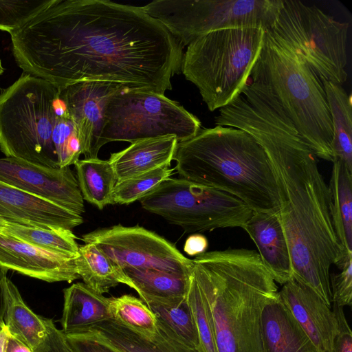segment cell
<instances>
[{
    "label": "cell",
    "instance_id": "6da1fadb",
    "mask_svg": "<svg viewBox=\"0 0 352 352\" xmlns=\"http://www.w3.org/2000/svg\"><path fill=\"white\" fill-rule=\"evenodd\" d=\"M10 34L23 73L60 90L94 81L164 94L181 71L182 45L141 7L54 0Z\"/></svg>",
    "mask_w": 352,
    "mask_h": 352
},
{
    "label": "cell",
    "instance_id": "7a4b0ae2",
    "mask_svg": "<svg viewBox=\"0 0 352 352\" xmlns=\"http://www.w3.org/2000/svg\"><path fill=\"white\" fill-rule=\"evenodd\" d=\"M246 132L264 149L274 175L292 277L331 307L330 268L352 254L344 252L334 231L318 158L292 122L276 112L256 117Z\"/></svg>",
    "mask_w": 352,
    "mask_h": 352
},
{
    "label": "cell",
    "instance_id": "3957f363",
    "mask_svg": "<svg viewBox=\"0 0 352 352\" xmlns=\"http://www.w3.org/2000/svg\"><path fill=\"white\" fill-rule=\"evenodd\" d=\"M192 261L190 274L206 304L217 352H264L262 311L278 287L258 252L229 248Z\"/></svg>",
    "mask_w": 352,
    "mask_h": 352
},
{
    "label": "cell",
    "instance_id": "277c9868",
    "mask_svg": "<svg viewBox=\"0 0 352 352\" xmlns=\"http://www.w3.org/2000/svg\"><path fill=\"white\" fill-rule=\"evenodd\" d=\"M180 178L226 192L254 212H278L274 175L263 147L246 132L218 126L177 144Z\"/></svg>",
    "mask_w": 352,
    "mask_h": 352
},
{
    "label": "cell",
    "instance_id": "5b68a950",
    "mask_svg": "<svg viewBox=\"0 0 352 352\" xmlns=\"http://www.w3.org/2000/svg\"><path fill=\"white\" fill-rule=\"evenodd\" d=\"M247 82L275 99L317 158L333 162L332 120L322 82L265 32Z\"/></svg>",
    "mask_w": 352,
    "mask_h": 352
},
{
    "label": "cell",
    "instance_id": "8992f818",
    "mask_svg": "<svg viewBox=\"0 0 352 352\" xmlns=\"http://www.w3.org/2000/svg\"><path fill=\"white\" fill-rule=\"evenodd\" d=\"M265 30H217L198 37L183 54L181 72L199 89L210 111L232 102L249 78L263 45Z\"/></svg>",
    "mask_w": 352,
    "mask_h": 352
},
{
    "label": "cell",
    "instance_id": "52a82bcc",
    "mask_svg": "<svg viewBox=\"0 0 352 352\" xmlns=\"http://www.w3.org/2000/svg\"><path fill=\"white\" fill-rule=\"evenodd\" d=\"M60 90L51 82L23 73L0 94V150L6 157L57 168L52 141Z\"/></svg>",
    "mask_w": 352,
    "mask_h": 352
},
{
    "label": "cell",
    "instance_id": "ba28073f",
    "mask_svg": "<svg viewBox=\"0 0 352 352\" xmlns=\"http://www.w3.org/2000/svg\"><path fill=\"white\" fill-rule=\"evenodd\" d=\"M349 23L315 6L283 0L273 24L265 30L277 44L303 61L320 79L342 85L347 79Z\"/></svg>",
    "mask_w": 352,
    "mask_h": 352
},
{
    "label": "cell",
    "instance_id": "9c48e42d",
    "mask_svg": "<svg viewBox=\"0 0 352 352\" xmlns=\"http://www.w3.org/2000/svg\"><path fill=\"white\" fill-rule=\"evenodd\" d=\"M282 3L283 0H155L141 8L182 45H188L217 30H265L274 22Z\"/></svg>",
    "mask_w": 352,
    "mask_h": 352
},
{
    "label": "cell",
    "instance_id": "30bf717a",
    "mask_svg": "<svg viewBox=\"0 0 352 352\" xmlns=\"http://www.w3.org/2000/svg\"><path fill=\"white\" fill-rule=\"evenodd\" d=\"M201 126L195 116L164 94L124 87L106 108L101 146L167 135L179 142L195 137Z\"/></svg>",
    "mask_w": 352,
    "mask_h": 352
},
{
    "label": "cell",
    "instance_id": "8fae6325",
    "mask_svg": "<svg viewBox=\"0 0 352 352\" xmlns=\"http://www.w3.org/2000/svg\"><path fill=\"white\" fill-rule=\"evenodd\" d=\"M144 209L185 232L243 228L253 210L237 197L182 178H168L140 200Z\"/></svg>",
    "mask_w": 352,
    "mask_h": 352
},
{
    "label": "cell",
    "instance_id": "7c38bea8",
    "mask_svg": "<svg viewBox=\"0 0 352 352\" xmlns=\"http://www.w3.org/2000/svg\"><path fill=\"white\" fill-rule=\"evenodd\" d=\"M85 243L96 245L113 263L124 267L153 269L189 274L193 265L170 243L140 226L120 224L94 230L82 236Z\"/></svg>",
    "mask_w": 352,
    "mask_h": 352
},
{
    "label": "cell",
    "instance_id": "4fadbf2b",
    "mask_svg": "<svg viewBox=\"0 0 352 352\" xmlns=\"http://www.w3.org/2000/svg\"><path fill=\"white\" fill-rule=\"evenodd\" d=\"M0 181L82 215L84 199L69 166L46 168L15 157H0Z\"/></svg>",
    "mask_w": 352,
    "mask_h": 352
},
{
    "label": "cell",
    "instance_id": "5bb4252c",
    "mask_svg": "<svg viewBox=\"0 0 352 352\" xmlns=\"http://www.w3.org/2000/svg\"><path fill=\"white\" fill-rule=\"evenodd\" d=\"M124 87L85 81L60 89V98L75 125L85 158L98 157L106 108L111 98Z\"/></svg>",
    "mask_w": 352,
    "mask_h": 352
},
{
    "label": "cell",
    "instance_id": "9a60e30c",
    "mask_svg": "<svg viewBox=\"0 0 352 352\" xmlns=\"http://www.w3.org/2000/svg\"><path fill=\"white\" fill-rule=\"evenodd\" d=\"M36 247L0 232V265L49 283L80 278L75 258Z\"/></svg>",
    "mask_w": 352,
    "mask_h": 352
},
{
    "label": "cell",
    "instance_id": "2e32d148",
    "mask_svg": "<svg viewBox=\"0 0 352 352\" xmlns=\"http://www.w3.org/2000/svg\"><path fill=\"white\" fill-rule=\"evenodd\" d=\"M1 221L28 227L72 230L83 219L82 215L0 181V223Z\"/></svg>",
    "mask_w": 352,
    "mask_h": 352
},
{
    "label": "cell",
    "instance_id": "e0dca14e",
    "mask_svg": "<svg viewBox=\"0 0 352 352\" xmlns=\"http://www.w3.org/2000/svg\"><path fill=\"white\" fill-rule=\"evenodd\" d=\"M278 295L320 352H329L338 331L332 308L310 287L292 278Z\"/></svg>",
    "mask_w": 352,
    "mask_h": 352
},
{
    "label": "cell",
    "instance_id": "ac0fdd59",
    "mask_svg": "<svg viewBox=\"0 0 352 352\" xmlns=\"http://www.w3.org/2000/svg\"><path fill=\"white\" fill-rule=\"evenodd\" d=\"M157 324V333L152 341L142 338L113 319L75 334L97 341L114 352H199L183 342L158 318Z\"/></svg>",
    "mask_w": 352,
    "mask_h": 352
},
{
    "label": "cell",
    "instance_id": "d6986e66",
    "mask_svg": "<svg viewBox=\"0 0 352 352\" xmlns=\"http://www.w3.org/2000/svg\"><path fill=\"white\" fill-rule=\"evenodd\" d=\"M243 229L276 283L283 285L293 278L289 246L278 212L253 211Z\"/></svg>",
    "mask_w": 352,
    "mask_h": 352
},
{
    "label": "cell",
    "instance_id": "ffe728a7",
    "mask_svg": "<svg viewBox=\"0 0 352 352\" xmlns=\"http://www.w3.org/2000/svg\"><path fill=\"white\" fill-rule=\"evenodd\" d=\"M264 352H320L278 295L267 300L261 315Z\"/></svg>",
    "mask_w": 352,
    "mask_h": 352
},
{
    "label": "cell",
    "instance_id": "44dd1931",
    "mask_svg": "<svg viewBox=\"0 0 352 352\" xmlns=\"http://www.w3.org/2000/svg\"><path fill=\"white\" fill-rule=\"evenodd\" d=\"M178 142L175 135L148 138L132 142L127 148L111 153L108 161L117 182L170 166Z\"/></svg>",
    "mask_w": 352,
    "mask_h": 352
},
{
    "label": "cell",
    "instance_id": "7402d4cb",
    "mask_svg": "<svg viewBox=\"0 0 352 352\" xmlns=\"http://www.w3.org/2000/svg\"><path fill=\"white\" fill-rule=\"evenodd\" d=\"M63 294L61 331L65 336L80 333L111 319L109 298L95 292L84 283L72 284L64 289Z\"/></svg>",
    "mask_w": 352,
    "mask_h": 352
},
{
    "label": "cell",
    "instance_id": "603a6c76",
    "mask_svg": "<svg viewBox=\"0 0 352 352\" xmlns=\"http://www.w3.org/2000/svg\"><path fill=\"white\" fill-rule=\"evenodd\" d=\"M3 320L9 333L35 352L47 335L43 318L26 305L16 286L7 276L3 280Z\"/></svg>",
    "mask_w": 352,
    "mask_h": 352
},
{
    "label": "cell",
    "instance_id": "cb8c5ba5",
    "mask_svg": "<svg viewBox=\"0 0 352 352\" xmlns=\"http://www.w3.org/2000/svg\"><path fill=\"white\" fill-rule=\"evenodd\" d=\"M329 210L337 238L346 254H352V170L333 160L329 184Z\"/></svg>",
    "mask_w": 352,
    "mask_h": 352
},
{
    "label": "cell",
    "instance_id": "d4e9b609",
    "mask_svg": "<svg viewBox=\"0 0 352 352\" xmlns=\"http://www.w3.org/2000/svg\"><path fill=\"white\" fill-rule=\"evenodd\" d=\"M78 274L84 283L95 292L103 294L120 283L135 290L131 280L122 268L113 263L92 243L79 246L75 258Z\"/></svg>",
    "mask_w": 352,
    "mask_h": 352
},
{
    "label": "cell",
    "instance_id": "484cf974",
    "mask_svg": "<svg viewBox=\"0 0 352 352\" xmlns=\"http://www.w3.org/2000/svg\"><path fill=\"white\" fill-rule=\"evenodd\" d=\"M321 82L324 86L332 120L331 146L333 160L344 163L352 170L351 96L339 84L325 80Z\"/></svg>",
    "mask_w": 352,
    "mask_h": 352
},
{
    "label": "cell",
    "instance_id": "4316f807",
    "mask_svg": "<svg viewBox=\"0 0 352 352\" xmlns=\"http://www.w3.org/2000/svg\"><path fill=\"white\" fill-rule=\"evenodd\" d=\"M82 198L100 210L114 204L113 192L117 183L108 160L98 157L78 160L74 164Z\"/></svg>",
    "mask_w": 352,
    "mask_h": 352
},
{
    "label": "cell",
    "instance_id": "83f0119b",
    "mask_svg": "<svg viewBox=\"0 0 352 352\" xmlns=\"http://www.w3.org/2000/svg\"><path fill=\"white\" fill-rule=\"evenodd\" d=\"M141 300L183 342L192 348L199 349L198 333L186 296L173 298L145 296Z\"/></svg>",
    "mask_w": 352,
    "mask_h": 352
},
{
    "label": "cell",
    "instance_id": "f1b7e54d",
    "mask_svg": "<svg viewBox=\"0 0 352 352\" xmlns=\"http://www.w3.org/2000/svg\"><path fill=\"white\" fill-rule=\"evenodd\" d=\"M123 271L143 296L173 298L186 296L188 275L153 269L124 267Z\"/></svg>",
    "mask_w": 352,
    "mask_h": 352
},
{
    "label": "cell",
    "instance_id": "f546056e",
    "mask_svg": "<svg viewBox=\"0 0 352 352\" xmlns=\"http://www.w3.org/2000/svg\"><path fill=\"white\" fill-rule=\"evenodd\" d=\"M0 232L48 251L76 257L79 245L71 230L28 227L2 221Z\"/></svg>",
    "mask_w": 352,
    "mask_h": 352
},
{
    "label": "cell",
    "instance_id": "4dcf8cb0",
    "mask_svg": "<svg viewBox=\"0 0 352 352\" xmlns=\"http://www.w3.org/2000/svg\"><path fill=\"white\" fill-rule=\"evenodd\" d=\"M111 319L152 341L157 333V318L140 298L130 294L109 298Z\"/></svg>",
    "mask_w": 352,
    "mask_h": 352
},
{
    "label": "cell",
    "instance_id": "1f68e13d",
    "mask_svg": "<svg viewBox=\"0 0 352 352\" xmlns=\"http://www.w3.org/2000/svg\"><path fill=\"white\" fill-rule=\"evenodd\" d=\"M62 102V100H61ZM52 141L59 168L69 166L79 160L82 149L74 122L69 116L63 102L56 117Z\"/></svg>",
    "mask_w": 352,
    "mask_h": 352
},
{
    "label": "cell",
    "instance_id": "d6a6232c",
    "mask_svg": "<svg viewBox=\"0 0 352 352\" xmlns=\"http://www.w3.org/2000/svg\"><path fill=\"white\" fill-rule=\"evenodd\" d=\"M174 169L161 167L142 175L117 182L113 192V204H129L140 201L170 178Z\"/></svg>",
    "mask_w": 352,
    "mask_h": 352
},
{
    "label": "cell",
    "instance_id": "836d02e7",
    "mask_svg": "<svg viewBox=\"0 0 352 352\" xmlns=\"http://www.w3.org/2000/svg\"><path fill=\"white\" fill-rule=\"evenodd\" d=\"M186 298L191 309L198 333L199 351L217 352L206 304L196 282L190 273Z\"/></svg>",
    "mask_w": 352,
    "mask_h": 352
},
{
    "label": "cell",
    "instance_id": "e575fe53",
    "mask_svg": "<svg viewBox=\"0 0 352 352\" xmlns=\"http://www.w3.org/2000/svg\"><path fill=\"white\" fill-rule=\"evenodd\" d=\"M53 1L54 0H0V30L10 34Z\"/></svg>",
    "mask_w": 352,
    "mask_h": 352
},
{
    "label": "cell",
    "instance_id": "d590c367",
    "mask_svg": "<svg viewBox=\"0 0 352 352\" xmlns=\"http://www.w3.org/2000/svg\"><path fill=\"white\" fill-rule=\"evenodd\" d=\"M338 273H330L329 283L332 304L341 307L352 305V256L337 266Z\"/></svg>",
    "mask_w": 352,
    "mask_h": 352
},
{
    "label": "cell",
    "instance_id": "8d00e7d4",
    "mask_svg": "<svg viewBox=\"0 0 352 352\" xmlns=\"http://www.w3.org/2000/svg\"><path fill=\"white\" fill-rule=\"evenodd\" d=\"M338 331L329 352H352V333L344 315L343 307L333 303Z\"/></svg>",
    "mask_w": 352,
    "mask_h": 352
},
{
    "label": "cell",
    "instance_id": "74e56055",
    "mask_svg": "<svg viewBox=\"0 0 352 352\" xmlns=\"http://www.w3.org/2000/svg\"><path fill=\"white\" fill-rule=\"evenodd\" d=\"M47 329L45 340L35 352H75L66 336L52 320L43 318Z\"/></svg>",
    "mask_w": 352,
    "mask_h": 352
},
{
    "label": "cell",
    "instance_id": "f35d334b",
    "mask_svg": "<svg viewBox=\"0 0 352 352\" xmlns=\"http://www.w3.org/2000/svg\"><path fill=\"white\" fill-rule=\"evenodd\" d=\"M66 337L75 352H114L97 341L78 335H67Z\"/></svg>",
    "mask_w": 352,
    "mask_h": 352
},
{
    "label": "cell",
    "instance_id": "ab89813d",
    "mask_svg": "<svg viewBox=\"0 0 352 352\" xmlns=\"http://www.w3.org/2000/svg\"><path fill=\"white\" fill-rule=\"evenodd\" d=\"M208 241L199 233L190 235L185 241L184 250L189 256H197L207 252Z\"/></svg>",
    "mask_w": 352,
    "mask_h": 352
},
{
    "label": "cell",
    "instance_id": "60d3db41",
    "mask_svg": "<svg viewBox=\"0 0 352 352\" xmlns=\"http://www.w3.org/2000/svg\"><path fill=\"white\" fill-rule=\"evenodd\" d=\"M6 352H34L30 347L20 341L19 339L10 336L8 339Z\"/></svg>",
    "mask_w": 352,
    "mask_h": 352
},
{
    "label": "cell",
    "instance_id": "b9f144b4",
    "mask_svg": "<svg viewBox=\"0 0 352 352\" xmlns=\"http://www.w3.org/2000/svg\"><path fill=\"white\" fill-rule=\"evenodd\" d=\"M8 270L0 265V318L4 317V300L3 292V280L6 276Z\"/></svg>",
    "mask_w": 352,
    "mask_h": 352
},
{
    "label": "cell",
    "instance_id": "7bdbcfd3",
    "mask_svg": "<svg viewBox=\"0 0 352 352\" xmlns=\"http://www.w3.org/2000/svg\"><path fill=\"white\" fill-rule=\"evenodd\" d=\"M10 333L6 327L0 331V352H6V345Z\"/></svg>",
    "mask_w": 352,
    "mask_h": 352
},
{
    "label": "cell",
    "instance_id": "ee69618b",
    "mask_svg": "<svg viewBox=\"0 0 352 352\" xmlns=\"http://www.w3.org/2000/svg\"><path fill=\"white\" fill-rule=\"evenodd\" d=\"M4 320L0 318V331L5 327Z\"/></svg>",
    "mask_w": 352,
    "mask_h": 352
},
{
    "label": "cell",
    "instance_id": "f6af8a7d",
    "mask_svg": "<svg viewBox=\"0 0 352 352\" xmlns=\"http://www.w3.org/2000/svg\"><path fill=\"white\" fill-rule=\"evenodd\" d=\"M4 68L3 67L2 65H1V59H0V76L2 75V74L4 72Z\"/></svg>",
    "mask_w": 352,
    "mask_h": 352
},
{
    "label": "cell",
    "instance_id": "bcb514c9",
    "mask_svg": "<svg viewBox=\"0 0 352 352\" xmlns=\"http://www.w3.org/2000/svg\"><path fill=\"white\" fill-rule=\"evenodd\" d=\"M1 226H2V225H1V223H0V229H1Z\"/></svg>",
    "mask_w": 352,
    "mask_h": 352
}]
</instances>
